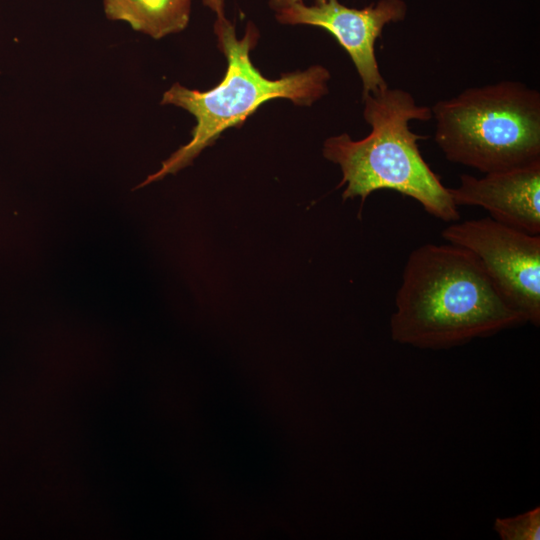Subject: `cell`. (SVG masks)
Masks as SVG:
<instances>
[{"mask_svg":"<svg viewBox=\"0 0 540 540\" xmlns=\"http://www.w3.org/2000/svg\"><path fill=\"white\" fill-rule=\"evenodd\" d=\"M494 530L502 540H539L540 507L514 517L496 518Z\"/></svg>","mask_w":540,"mask_h":540,"instance_id":"9","label":"cell"},{"mask_svg":"<svg viewBox=\"0 0 540 540\" xmlns=\"http://www.w3.org/2000/svg\"><path fill=\"white\" fill-rule=\"evenodd\" d=\"M447 160L487 174L540 159V93L518 81L465 89L431 108Z\"/></svg>","mask_w":540,"mask_h":540,"instance_id":"4","label":"cell"},{"mask_svg":"<svg viewBox=\"0 0 540 540\" xmlns=\"http://www.w3.org/2000/svg\"><path fill=\"white\" fill-rule=\"evenodd\" d=\"M442 237L475 255L503 299L525 322L539 326V235L486 217L456 221L442 231Z\"/></svg>","mask_w":540,"mask_h":540,"instance_id":"5","label":"cell"},{"mask_svg":"<svg viewBox=\"0 0 540 540\" xmlns=\"http://www.w3.org/2000/svg\"><path fill=\"white\" fill-rule=\"evenodd\" d=\"M458 206H479L500 223L533 235L540 233V159L485 174H462L456 188H448Z\"/></svg>","mask_w":540,"mask_h":540,"instance_id":"7","label":"cell"},{"mask_svg":"<svg viewBox=\"0 0 540 540\" xmlns=\"http://www.w3.org/2000/svg\"><path fill=\"white\" fill-rule=\"evenodd\" d=\"M203 4L216 14V18L225 17L224 0H202Z\"/></svg>","mask_w":540,"mask_h":540,"instance_id":"10","label":"cell"},{"mask_svg":"<svg viewBox=\"0 0 540 540\" xmlns=\"http://www.w3.org/2000/svg\"><path fill=\"white\" fill-rule=\"evenodd\" d=\"M192 0H103L106 17L154 39L178 33L190 19Z\"/></svg>","mask_w":540,"mask_h":540,"instance_id":"8","label":"cell"},{"mask_svg":"<svg viewBox=\"0 0 540 540\" xmlns=\"http://www.w3.org/2000/svg\"><path fill=\"white\" fill-rule=\"evenodd\" d=\"M362 99L370 133L360 140L343 133L323 144V156L341 168L343 199L364 201L372 192L392 190L416 200L438 219L458 221L448 188L420 153L418 141L423 137L410 128L411 121L430 120L431 108L417 104L410 92L388 85Z\"/></svg>","mask_w":540,"mask_h":540,"instance_id":"2","label":"cell"},{"mask_svg":"<svg viewBox=\"0 0 540 540\" xmlns=\"http://www.w3.org/2000/svg\"><path fill=\"white\" fill-rule=\"evenodd\" d=\"M214 32L218 46L227 59L222 81L212 89L199 91L174 83L162 96L161 104L174 105L191 113L196 125L191 140L162 163L161 168L139 185L174 174L190 165L203 149L214 144L226 129L240 127L265 102L284 98L300 106H310L328 93L330 73L321 65L304 71L266 78L252 63L250 52L259 32L249 22L244 36L236 37L226 17L216 18Z\"/></svg>","mask_w":540,"mask_h":540,"instance_id":"3","label":"cell"},{"mask_svg":"<svg viewBox=\"0 0 540 540\" xmlns=\"http://www.w3.org/2000/svg\"><path fill=\"white\" fill-rule=\"evenodd\" d=\"M322 1L324 0H315V3L322 2ZM298 2H302V0H269V6L274 11L279 12Z\"/></svg>","mask_w":540,"mask_h":540,"instance_id":"11","label":"cell"},{"mask_svg":"<svg viewBox=\"0 0 540 540\" xmlns=\"http://www.w3.org/2000/svg\"><path fill=\"white\" fill-rule=\"evenodd\" d=\"M404 0H377L364 8H350L338 0H324L307 6L298 2L276 12L283 24L315 26L329 32L350 56L361 79L362 95L387 86L375 54V44L384 27L406 18Z\"/></svg>","mask_w":540,"mask_h":540,"instance_id":"6","label":"cell"},{"mask_svg":"<svg viewBox=\"0 0 540 540\" xmlns=\"http://www.w3.org/2000/svg\"><path fill=\"white\" fill-rule=\"evenodd\" d=\"M523 323L475 255L450 243L424 244L406 261L390 334L400 344L447 349Z\"/></svg>","mask_w":540,"mask_h":540,"instance_id":"1","label":"cell"}]
</instances>
